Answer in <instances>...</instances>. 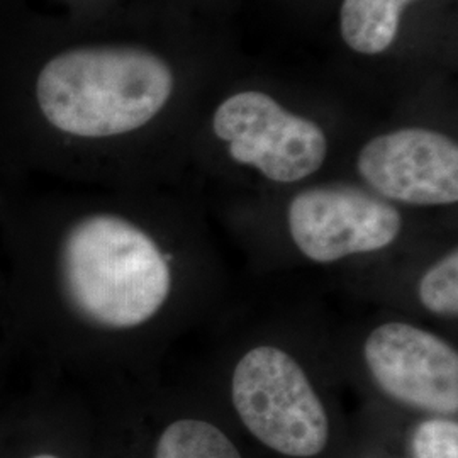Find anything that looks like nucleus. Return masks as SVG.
<instances>
[{
    "mask_svg": "<svg viewBox=\"0 0 458 458\" xmlns=\"http://www.w3.org/2000/svg\"><path fill=\"white\" fill-rule=\"evenodd\" d=\"M233 404L263 445L289 457L319 455L329 421L302 367L276 346H257L238 361L231 382Z\"/></svg>",
    "mask_w": 458,
    "mask_h": 458,
    "instance_id": "1",
    "label": "nucleus"
},
{
    "mask_svg": "<svg viewBox=\"0 0 458 458\" xmlns=\"http://www.w3.org/2000/svg\"><path fill=\"white\" fill-rule=\"evenodd\" d=\"M213 128L228 143L233 160L255 166L270 181H302L327 160L323 130L262 92L226 98L214 114Z\"/></svg>",
    "mask_w": 458,
    "mask_h": 458,
    "instance_id": "2",
    "label": "nucleus"
},
{
    "mask_svg": "<svg viewBox=\"0 0 458 458\" xmlns=\"http://www.w3.org/2000/svg\"><path fill=\"white\" fill-rule=\"evenodd\" d=\"M287 217L295 245L318 263L378 251L401 231L395 208L353 187L304 191L293 199Z\"/></svg>",
    "mask_w": 458,
    "mask_h": 458,
    "instance_id": "3",
    "label": "nucleus"
},
{
    "mask_svg": "<svg viewBox=\"0 0 458 458\" xmlns=\"http://www.w3.org/2000/svg\"><path fill=\"white\" fill-rule=\"evenodd\" d=\"M363 353L378 387L395 401L429 412H457V352L437 335L386 323L370 333Z\"/></svg>",
    "mask_w": 458,
    "mask_h": 458,
    "instance_id": "4",
    "label": "nucleus"
},
{
    "mask_svg": "<svg viewBox=\"0 0 458 458\" xmlns=\"http://www.w3.org/2000/svg\"><path fill=\"white\" fill-rule=\"evenodd\" d=\"M359 172L378 194L414 206L458 200V147L442 132L406 128L361 148Z\"/></svg>",
    "mask_w": 458,
    "mask_h": 458,
    "instance_id": "5",
    "label": "nucleus"
},
{
    "mask_svg": "<svg viewBox=\"0 0 458 458\" xmlns=\"http://www.w3.org/2000/svg\"><path fill=\"white\" fill-rule=\"evenodd\" d=\"M0 458H77L75 421L58 382L30 386L0 404Z\"/></svg>",
    "mask_w": 458,
    "mask_h": 458,
    "instance_id": "6",
    "label": "nucleus"
},
{
    "mask_svg": "<svg viewBox=\"0 0 458 458\" xmlns=\"http://www.w3.org/2000/svg\"><path fill=\"white\" fill-rule=\"evenodd\" d=\"M411 0H344L340 13L344 43L363 55L393 45L404 7Z\"/></svg>",
    "mask_w": 458,
    "mask_h": 458,
    "instance_id": "7",
    "label": "nucleus"
},
{
    "mask_svg": "<svg viewBox=\"0 0 458 458\" xmlns=\"http://www.w3.org/2000/svg\"><path fill=\"white\" fill-rule=\"evenodd\" d=\"M151 458H242L236 446L216 426L199 420H177L165 426Z\"/></svg>",
    "mask_w": 458,
    "mask_h": 458,
    "instance_id": "8",
    "label": "nucleus"
},
{
    "mask_svg": "<svg viewBox=\"0 0 458 458\" xmlns=\"http://www.w3.org/2000/svg\"><path fill=\"white\" fill-rule=\"evenodd\" d=\"M420 299L428 311L440 316L458 314V251L435 263L420 282Z\"/></svg>",
    "mask_w": 458,
    "mask_h": 458,
    "instance_id": "9",
    "label": "nucleus"
},
{
    "mask_svg": "<svg viewBox=\"0 0 458 458\" xmlns=\"http://www.w3.org/2000/svg\"><path fill=\"white\" fill-rule=\"evenodd\" d=\"M416 458H458V425L446 420H429L416 428L412 437Z\"/></svg>",
    "mask_w": 458,
    "mask_h": 458,
    "instance_id": "10",
    "label": "nucleus"
},
{
    "mask_svg": "<svg viewBox=\"0 0 458 458\" xmlns=\"http://www.w3.org/2000/svg\"><path fill=\"white\" fill-rule=\"evenodd\" d=\"M14 361L13 359V353H11V348L7 344V340L4 336V331H2V325H0V404L4 403L5 395H4V384H5V376H7V369L9 365Z\"/></svg>",
    "mask_w": 458,
    "mask_h": 458,
    "instance_id": "11",
    "label": "nucleus"
},
{
    "mask_svg": "<svg viewBox=\"0 0 458 458\" xmlns=\"http://www.w3.org/2000/svg\"><path fill=\"white\" fill-rule=\"evenodd\" d=\"M41 2H45V0H41ZM53 2H58V4H65L68 5V9L72 11V14L73 13H77L82 5H85L89 0H53Z\"/></svg>",
    "mask_w": 458,
    "mask_h": 458,
    "instance_id": "12",
    "label": "nucleus"
}]
</instances>
